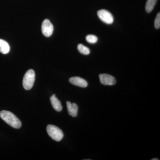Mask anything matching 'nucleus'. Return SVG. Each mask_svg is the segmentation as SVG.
Here are the masks:
<instances>
[{"label": "nucleus", "instance_id": "1", "mask_svg": "<svg viewBox=\"0 0 160 160\" xmlns=\"http://www.w3.org/2000/svg\"><path fill=\"white\" fill-rule=\"evenodd\" d=\"M0 117L7 124L15 129H19L22 126L20 120L10 112L6 110L0 112Z\"/></svg>", "mask_w": 160, "mask_h": 160}, {"label": "nucleus", "instance_id": "2", "mask_svg": "<svg viewBox=\"0 0 160 160\" xmlns=\"http://www.w3.org/2000/svg\"><path fill=\"white\" fill-rule=\"evenodd\" d=\"M46 130L49 136L55 141L60 142L62 139L64 137L62 131L57 126L52 125H48Z\"/></svg>", "mask_w": 160, "mask_h": 160}, {"label": "nucleus", "instance_id": "3", "mask_svg": "<svg viewBox=\"0 0 160 160\" xmlns=\"http://www.w3.org/2000/svg\"><path fill=\"white\" fill-rule=\"evenodd\" d=\"M35 79V73L34 70L29 69L26 72L23 79V86L26 90H29L32 88Z\"/></svg>", "mask_w": 160, "mask_h": 160}, {"label": "nucleus", "instance_id": "4", "mask_svg": "<svg viewBox=\"0 0 160 160\" xmlns=\"http://www.w3.org/2000/svg\"><path fill=\"white\" fill-rule=\"evenodd\" d=\"M99 18L107 24H111L113 22V17L112 14L109 11L105 9H101L98 12Z\"/></svg>", "mask_w": 160, "mask_h": 160}, {"label": "nucleus", "instance_id": "5", "mask_svg": "<svg viewBox=\"0 0 160 160\" xmlns=\"http://www.w3.org/2000/svg\"><path fill=\"white\" fill-rule=\"evenodd\" d=\"M42 32L45 36L49 37L51 36L53 31V26L48 19L43 21L42 26Z\"/></svg>", "mask_w": 160, "mask_h": 160}, {"label": "nucleus", "instance_id": "6", "mask_svg": "<svg viewBox=\"0 0 160 160\" xmlns=\"http://www.w3.org/2000/svg\"><path fill=\"white\" fill-rule=\"evenodd\" d=\"M100 82L102 84L106 86H112L116 83L115 78L112 76L107 74H102L99 75Z\"/></svg>", "mask_w": 160, "mask_h": 160}, {"label": "nucleus", "instance_id": "7", "mask_svg": "<svg viewBox=\"0 0 160 160\" xmlns=\"http://www.w3.org/2000/svg\"><path fill=\"white\" fill-rule=\"evenodd\" d=\"M69 81L72 85L79 86V87L86 88L88 86V83L86 82V80L78 77L70 78Z\"/></svg>", "mask_w": 160, "mask_h": 160}, {"label": "nucleus", "instance_id": "8", "mask_svg": "<svg viewBox=\"0 0 160 160\" xmlns=\"http://www.w3.org/2000/svg\"><path fill=\"white\" fill-rule=\"evenodd\" d=\"M67 109L68 113L71 116L75 117L77 116L78 112V106L75 103H71L70 102H67Z\"/></svg>", "mask_w": 160, "mask_h": 160}, {"label": "nucleus", "instance_id": "9", "mask_svg": "<svg viewBox=\"0 0 160 160\" xmlns=\"http://www.w3.org/2000/svg\"><path fill=\"white\" fill-rule=\"evenodd\" d=\"M50 100L52 107L55 110L58 112L62 111V107L61 102L56 97L55 95H52L50 97Z\"/></svg>", "mask_w": 160, "mask_h": 160}, {"label": "nucleus", "instance_id": "10", "mask_svg": "<svg viewBox=\"0 0 160 160\" xmlns=\"http://www.w3.org/2000/svg\"><path fill=\"white\" fill-rule=\"evenodd\" d=\"M10 47L9 44L5 40L0 39V52L4 54L9 53Z\"/></svg>", "mask_w": 160, "mask_h": 160}, {"label": "nucleus", "instance_id": "11", "mask_svg": "<svg viewBox=\"0 0 160 160\" xmlns=\"http://www.w3.org/2000/svg\"><path fill=\"white\" fill-rule=\"evenodd\" d=\"M158 0H147L146 5V10L147 12H150L154 9Z\"/></svg>", "mask_w": 160, "mask_h": 160}, {"label": "nucleus", "instance_id": "12", "mask_svg": "<svg viewBox=\"0 0 160 160\" xmlns=\"http://www.w3.org/2000/svg\"><path fill=\"white\" fill-rule=\"evenodd\" d=\"M78 49L80 52L84 55H88L90 53V49L82 44H80L78 45Z\"/></svg>", "mask_w": 160, "mask_h": 160}, {"label": "nucleus", "instance_id": "13", "mask_svg": "<svg viewBox=\"0 0 160 160\" xmlns=\"http://www.w3.org/2000/svg\"><path fill=\"white\" fill-rule=\"evenodd\" d=\"M87 42L91 44H95L98 42V38L96 36L93 35H89L86 37Z\"/></svg>", "mask_w": 160, "mask_h": 160}, {"label": "nucleus", "instance_id": "14", "mask_svg": "<svg viewBox=\"0 0 160 160\" xmlns=\"http://www.w3.org/2000/svg\"><path fill=\"white\" fill-rule=\"evenodd\" d=\"M154 26L156 29H159L160 27V13L159 12L157 15L154 21Z\"/></svg>", "mask_w": 160, "mask_h": 160}, {"label": "nucleus", "instance_id": "15", "mask_svg": "<svg viewBox=\"0 0 160 160\" xmlns=\"http://www.w3.org/2000/svg\"><path fill=\"white\" fill-rule=\"evenodd\" d=\"M152 160H158V159H156V158H154V159H152Z\"/></svg>", "mask_w": 160, "mask_h": 160}]
</instances>
